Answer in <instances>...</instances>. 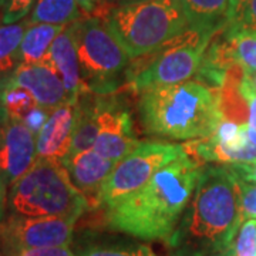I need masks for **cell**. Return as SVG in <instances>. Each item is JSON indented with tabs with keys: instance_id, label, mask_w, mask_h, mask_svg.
<instances>
[{
	"instance_id": "obj_16",
	"label": "cell",
	"mask_w": 256,
	"mask_h": 256,
	"mask_svg": "<svg viewBox=\"0 0 256 256\" xmlns=\"http://www.w3.org/2000/svg\"><path fill=\"white\" fill-rule=\"evenodd\" d=\"M46 63L50 64L62 77L68 100H78V97L84 92V84L78 56L68 26H66L63 32L56 37Z\"/></svg>"
},
{
	"instance_id": "obj_28",
	"label": "cell",
	"mask_w": 256,
	"mask_h": 256,
	"mask_svg": "<svg viewBox=\"0 0 256 256\" xmlns=\"http://www.w3.org/2000/svg\"><path fill=\"white\" fill-rule=\"evenodd\" d=\"M36 0H6L2 22L3 24L18 23L28 16Z\"/></svg>"
},
{
	"instance_id": "obj_10",
	"label": "cell",
	"mask_w": 256,
	"mask_h": 256,
	"mask_svg": "<svg viewBox=\"0 0 256 256\" xmlns=\"http://www.w3.org/2000/svg\"><path fill=\"white\" fill-rule=\"evenodd\" d=\"M140 144L128 107L114 94L98 96V134L94 150L118 162Z\"/></svg>"
},
{
	"instance_id": "obj_19",
	"label": "cell",
	"mask_w": 256,
	"mask_h": 256,
	"mask_svg": "<svg viewBox=\"0 0 256 256\" xmlns=\"http://www.w3.org/2000/svg\"><path fill=\"white\" fill-rule=\"evenodd\" d=\"M28 28V18L0 26V82L9 78L22 64L20 44Z\"/></svg>"
},
{
	"instance_id": "obj_35",
	"label": "cell",
	"mask_w": 256,
	"mask_h": 256,
	"mask_svg": "<svg viewBox=\"0 0 256 256\" xmlns=\"http://www.w3.org/2000/svg\"><path fill=\"white\" fill-rule=\"evenodd\" d=\"M220 256H235L234 254H230V252H226V254H224V255H220Z\"/></svg>"
},
{
	"instance_id": "obj_3",
	"label": "cell",
	"mask_w": 256,
	"mask_h": 256,
	"mask_svg": "<svg viewBox=\"0 0 256 256\" xmlns=\"http://www.w3.org/2000/svg\"><path fill=\"white\" fill-rule=\"evenodd\" d=\"M138 111L148 134L180 141L208 137L224 120L220 90H212L200 82L141 92Z\"/></svg>"
},
{
	"instance_id": "obj_9",
	"label": "cell",
	"mask_w": 256,
	"mask_h": 256,
	"mask_svg": "<svg viewBox=\"0 0 256 256\" xmlns=\"http://www.w3.org/2000/svg\"><path fill=\"white\" fill-rule=\"evenodd\" d=\"M77 220L62 216H22L12 214L0 222L4 250L30 248L68 246Z\"/></svg>"
},
{
	"instance_id": "obj_4",
	"label": "cell",
	"mask_w": 256,
	"mask_h": 256,
	"mask_svg": "<svg viewBox=\"0 0 256 256\" xmlns=\"http://www.w3.org/2000/svg\"><path fill=\"white\" fill-rule=\"evenodd\" d=\"M104 20L130 58L150 54L190 28L181 0H124Z\"/></svg>"
},
{
	"instance_id": "obj_20",
	"label": "cell",
	"mask_w": 256,
	"mask_h": 256,
	"mask_svg": "<svg viewBox=\"0 0 256 256\" xmlns=\"http://www.w3.org/2000/svg\"><path fill=\"white\" fill-rule=\"evenodd\" d=\"M82 18V9L76 0H36L28 23L68 26Z\"/></svg>"
},
{
	"instance_id": "obj_15",
	"label": "cell",
	"mask_w": 256,
	"mask_h": 256,
	"mask_svg": "<svg viewBox=\"0 0 256 256\" xmlns=\"http://www.w3.org/2000/svg\"><path fill=\"white\" fill-rule=\"evenodd\" d=\"M66 170L76 188L86 196L90 206H100V191L116 162L100 156L94 148L66 156Z\"/></svg>"
},
{
	"instance_id": "obj_14",
	"label": "cell",
	"mask_w": 256,
	"mask_h": 256,
	"mask_svg": "<svg viewBox=\"0 0 256 256\" xmlns=\"http://www.w3.org/2000/svg\"><path fill=\"white\" fill-rule=\"evenodd\" d=\"M6 80L26 88L36 98L38 106L48 111L70 101L62 77L48 63H22Z\"/></svg>"
},
{
	"instance_id": "obj_13",
	"label": "cell",
	"mask_w": 256,
	"mask_h": 256,
	"mask_svg": "<svg viewBox=\"0 0 256 256\" xmlns=\"http://www.w3.org/2000/svg\"><path fill=\"white\" fill-rule=\"evenodd\" d=\"M77 101H67L50 111L48 118L36 136L38 160L64 161L68 156L77 122Z\"/></svg>"
},
{
	"instance_id": "obj_8",
	"label": "cell",
	"mask_w": 256,
	"mask_h": 256,
	"mask_svg": "<svg viewBox=\"0 0 256 256\" xmlns=\"http://www.w3.org/2000/svg\"><path fill=\"white\" fill-rule=\"evenodd\" d=\"M185 156V148L176 144L140 142L111 170L101 186L100 206L108 208L127 198L150 182L160 170Z\"/></svg>"
},
{
	"instance_id": "obj_24",
	"label": "cell",
	"mask_w": 256,
	"mask_h": 256,
	"mask_svg": "<svg viewBox=\"0 0 256 256\" xmlns=\"http://www.w3.org/2000/svg\"><path fill=\"white\" fill-rule=\"evenodd\" d=\"M78 256H156V254L144 244H121L90 246Z\"/></svg>"
},
{
	"instance_id": "obj_5",
	"label": "cell",
	"mask_w": 256,
	"mask_h": 256,
	"mask_svg": "<svg viewBox=\"0 0 256 256\" xmlns=\"http://www.w3.org/2000/svg\"><path fill=\"white\" fill-rule=\"evenodd\" d=\"M8 205L14 215L74 220H78L90 208L63 161L38 158L26 174L10 185Z\"/></svg>"
},
{
	"instance_id": "obj_31",
	"label": "cell",
	"mask_w": 256,
	"mask_h": 256,
	"mask_svg": "<svg viewBox=\"0 0 256 256\" xmlns=\"http://www.w3.org/2000/svg\"><path fill=\"white\" fill-rule=\"evenodd\" d=\"M48 116H50V111L46 110V108H43V107H36L33 111H30L28 114V117L23 120V122L28 126L34 134H38V131L42 130V127L44 126V122L48 118Z\"/></svg>"
},
{
	"instance_id": "obj_34",
	"label": "cell",
	"mask_w": 256,
	"mask_h": 256,
	"mask_svg": "<svg viewBox=\"0 0 256 256\" xmlns=\"http://www.w3.org/2000/svg\"><path fill=\"white\" fill-rule=\"evenodd\" d=\"M244 74H245V73H244ZM246 76H248V74H246ZM248 77L250 78V82H252V84L255 86V88H256V74H254V76H248Z\"/></svg>"
},
{
	"instance_id": "obj_17",
	"label": "cell",
	"mask_w": 256,
	"mask_h": 256,
	"mask_svg": "<svg viewBox=\"0 0 256 256\" xmlns=\"http://www.w3.org/2000/svg\"><path fill=\"white\" fill-rule=\"evenodd\" d=\"M230 0H181L190 28L220 33L226 24Z\"/></svg>"
},
{
	"instance_id": "obj_26",
	"label": "cell",
	"mask_w": 256,
	"mask_h": 256,
	"mask_svg": "<svg viewBox=\"0 0 256 256\" xmlns=\"http://www.w3.org/2000/svg\"><path fill=\"white\" fill-rule=\"evenodd\" d=\"M239 92L248 104V137L256 146V88L246 74L239 82Z\"/></svg>"
},
{
	"instance_id": "obj_36",
	"label": "cell",
	"mask_w": 256,
	"mask_h": 256,
	"mask_svg": "<svg viewBox=\"0 0 256 256\" xmlns=\"http://www.w3.org/2000/svg\"><path fill=\"white\" fill-rule=\"evenodd\" d=\"M4 3H6V0H0V6H4Z\"/></svg>"
},
{
	"instance_id": "obj_29",
	"label": "cell",
	"mask_w": 256,
	"mask_h": 256,
	"mask_svg": "<svg viewBox=\"0 0 256 256\" xmlns=\"http://www.w3.org/2000/svg\"><path fill=\"white\" fill-rule=\"evenodd\" d=\"M6 256H76L67 246L30 248V249H16L6 250Z\"/></svg>"
},
{
	"instance_id": "obj_27",
	"label": "cell",
	"mask_w": 256,
	"mask_h": 256,
	"mask_svg": "<svg viewBox=\"0 0 256 256\" xmlns=\"http://www.w3.org/2000/svg\"><path fill=\"white\" fill-rule=\"evenodd\" d=\"M234 174V172H232ZM236 178L239 190V206L242 220H256V184Z\"/></svg>"
},
{
	"instance_id": "obj_11",
	"label": "cell",
	"mask_w": 256,
	"mask_h": 256,
	"mask_svg": "<svg viewBox=\"0 0 256 256\" xmlns=\"http://www.w3.org/2000/svg\"><path fill=\"white\" fill-rule=\"evenodd\" d=\"M188 146L190 154L202 162L234 164L256 160V146L249 141L248 124L224 118L210 136L200 138Z\"/></svg>"
},
{
	"instance_id": "obj_1",
	"label": "cell",
	"mask_w": 256,
	"mask_h": 256,
	"mask_svg": "<svg viewBox=\"0 0 256 256\" xmlns=\"http://www.w3.org/2000/svg\"><path fill=\"white\" fill-rule=\"evenodd\" d=\"M242 222L235 175L226 165L204 166L181 220L165 242L170 256L224 255Z\"/></svg>"
},
{
	"instance_id": "obj_18",
	"label": "cell",
	"mask_w": 256,
	"mask_h": 256,
	"mask_svg": "<svg viewBox=\"0 0 256 256\" xmlns=\"http://www.w3.org/2000/svg\"><path fill=\"white\" fill-rule=\"evenodd\" d=\"M66 26L46 23L30 24L20 44V60L23 64L46 63L52 44Z\"/></svg>"
},
{
	"instance_id": "obj_22",
	"label": "cell",
	"mask_w": 256,
	"mask_h": 256,
	"mask_svg": "<svg viewBox=\"0 0 256 256\" xmlns=\"http://www.w3.org/2000/svg\"><path fill=\"white\" fill-rule=\"evenodd\" d=\"M220 36L226 42L232 63L248 76L256 74V32L226 33L220 30Z\"/></svg>"
},
{
	"instance_id": "obj_6",
	"label": "cell",
	"mask_w": 256,
	"mask_h": 256,
	"mask_svg": "<svg viewBox=\"0 0 256 256\" xmlns=\"http://www.w3.org/2000/svg\"><path fill=\"white\" fill-rule=\"evenodd\" d=\"M82 68L84 92L114 94L127 84L130 56L111 33L106 20L82 18L68 24Z\"/></svg>"
},
{
	"instance_id": "obj_7",
	"label": "cell",
	"mask_w": 256,
	"mask_h": 256,
	"mask_svg": "<svg viewBox=\"0 0 256 256\" xmlns=\"http://www.w3.org/2000/svg\"><path fill=\"white\" fill-rule=\"evenodd\" d=\"M216 32L190 28L158 50L138 57L127 73V87L136 94L150 88L188 82L196 74L210 40Z\"/></svg>"
},
{
	"instance_id": "obj_23",
	"label": "cell",
	"mask_w": 256,
	"mask_h": 256,
	"mask_svg": "<svg viewBox=\"0 0 256 256\" xmlns=\"http://www.w3.org/2000/svg\"><path fill=\"white\" fill-rule=\"evenodd\" d=\"M222 30L226 33L256 32V0H230L226 24Z\"/></svg>"
},
{
	"instance_id": "obj_38",
	"label": "cell",
	"mask_w": 256,
	"mask_h": 256,
	"mask_svg": "<svg viewBox=\"0 0 256 256\" xmlns=\"http://www.w3.org/2000/svg\"><path fill=\"white\" fill-rule=\"evenodd\" d=\"M122 2H124V0H122Z\"/></svg>"
},
{
	"instance_id": "obj_12",
	"label": "cell",
	"mask_w": 256,
	"mask_h": 256,
	"mask_svg": "<svg viewBox=\"0 0 256 256\" xmlns=\"http://www.w3.org/2000/svg\"><path fill=\"white\" fill-rule=\"evenodd\" d=\"M37 161L36 134L6 116L0 118V171L8 185L22 178Z\"/></svg>"
},
{
	"instance_id": "obj_25",
	"label": "cell",
	"mask_w": 256,
	"mask_h": 256,
	"mask_svg": "<svg viewBox=\"0 0 256 256\" xmlns=\"http://www.w3.org/2000/svg\"><path fill=\"white\" fill-rule=\"evenodd\" d=\"M228 252L235 256H256V220L240 224Z\"/></svg>"
},
{
	"instance_id": "obj_33",
	"label": "cell",
	"mask_w": 256,
	"mask_h": 256,
	"mask_svg": "<svg viewBox=\"0 0 256 256\" xmlns=\"http://www.w3.org/2000/svg\"><path fill=\"white\" fill-rule=\"evenodd\" d=\"M78 3V6L82 8L84 13H94L98 8V2L100 0H76Z\"/></svg>"
},
{
	"instance_id": "obj_37",
	"label": "cell",
	"mask_w": 256,
	"mask_h": 256,
	"mask_svg": "<svg viewBox=\"0 0 256 256\" xmlns=\"http://www.w3.org/2000/svg\"><path fill=\"white\" fill-rule=\"evenodd\" d=\"M2 116H3V112H2V108H0V117H2Z\"/></svg>"
},
{
	"instance_id": "obj_2",
	"label": "cell",
	"mask_w": 256,
	"mask_h": 256,
	"mask_svg": "<svg viewBox=\"0 0 256 256\" xmlns=\"http://www.w3.org/2000/svg\"><path fill=\"white\" fill-rule=\"evenodd\" d=\"M202 168L188 154L164 166L141 190L107 208L108 226L134 238L166 242L198 185Z\"/></svg>"
},
{
	"instance_id": "obj_32",
	"label": "cell",
	"mask_w": 256,
	"mask_h": 256,
	"mask_svg": "<svg viewBox=\"0 0 256 256\" xmlns=\"http://www.w3.org/2000/svg\"><path fill=\"white\" fill-rule=\"evenodd\" d=\"M6 205H8V182L0 171V222L4 220Z\"/></svg>"
},
{
	"instance_id": "obj_21",
	"label": "cell",
	"mask_w": 256,
	"mask_h": 256,
	"mask_svg": "<svg viewBox=\"0 0 256 256\" xmlns=\"http://www.w3.org/2000/svg\"><path fill=\"white\" fill-rule=\"evenodd\" d=\"M36 107L38 102L26 88L9 80L0 82V108L3 116L23 122L28 112Z\"/></svg>"
},
{
	"instance_id": "obj_30",
	"label": "cell",
	"mask_w": 256,
	"mask_h": 256,
	"mask_svg": "<svg viewBox=\"0 0 256 256\" xmlns=\"http://www.w3.org/2000/svg\"><path fill=\"white\" fill-rule=\"evenodd\" d=\"M225 165L234 172V175H236L240 180L248 181V182L256 184V160H254V161L234 162V164Z\"/></svg>"
}]
</instances>
